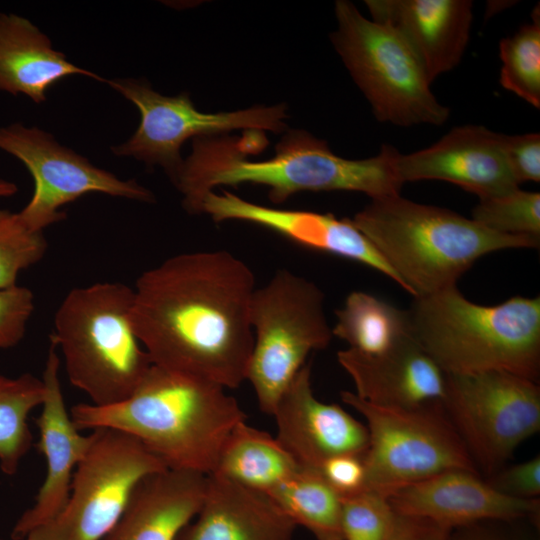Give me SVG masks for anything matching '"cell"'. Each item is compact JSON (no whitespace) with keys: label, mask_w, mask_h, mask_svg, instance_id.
<instances>
[{"label":"cell","mask_w":540,"mask_h":540,"mask_svg":"<svg viewBox=\"0 0 540 540\" xmlns=\"http://www.w3.org/2000/svg\"><path fill=\"white\" fill-rule=\"evenodd\" d=\"M0 149L18 158L33 177L30 201L17 212L33 231L63 221L61 210L88 193H103L140 202H154V194L136 180H122L62 146L48 132L20 123L0 127Z\"/></svg>","instance_id":"13"},{"label":"cell","mask_w":540,"mask_h":540,"mask_svg":"<svg viewBox=\"0 0 540 540\" xmlns=\"http://www.w3.org/2000/svg\"><path fill=\"white\" fill-rule=\"evenodd\" d=\"M34 311L33 292L18 284L0 289V349L17 345Z\"/></svg>","instance_id":"32"},{"label":"cell","mask_w":540,"mask_h":540,"mask_svg":"<svg viewBox=\"0 0 540 540\" xmlns=\"http://www.w3.org/2000/svg\"><path fill=\"white\" fill-rule=\"evenodd\" d=\"M407 313L411 336L446 374L503 370L537 381L539 296L485 306L455 286L414 298Z\"/></svg>","instance_id":"5"},{"label":"cell","mask_w":540,"mask_h":540,"mask_svg":"<svg viewBox=\"0 0 540 540\" xmlns=\"http://www.w3.org/2000/svg\"><path fill=\"white\" fill-rule=\"evenodd\" d=\"M451 530L428 519L397 514L391 540H448Z\"/></svg>","instance_id":"37"},{"label":"cell","mask_w":540,"mask_h":540,"mask_svg":"<svg viewBox=\"0 0 540 540\" xmlns=\"http://www.w3.org/2000/svg\"><path fill=\"white\" fill-rule=\"evenodd\" d=\"M76 74L107 82L68 61L28 19L12 13H0L1 91L24 94L35 103H42L53 85Z\"/></svg>","instance_id":"23"},{"label":"cell","mask_w":540,"mask_h":540,"mask_svg":"<svg viewBox=\"0 0 540 540\" xmlns=\"http://www.w3.org/2000/svg\"><path fill=\"white\" fill-rule=\"evenodd\" d=\"M44 385L31 373L18 377L0 375V468L14 475L32 446L28 424L30 413L41 406Z\"/></svg>","instance_id":"27"},{"label":"cell","mask_w":540,"mask_h":540,"mask_svg":"<svg viewBox=\"0 0 540 540\" xmlns=\"http://www.w3.org/2000/svg\"><path fill=\"white\" fill-rule=\"evenodd\" d=\"M505 37L499 45L500 84L535 108H540V17Z\"/></svg>","instance_id":"28"},{"label":"cell","mask_w":540,"mask_h":540,"mask_svg":"<svg viewBox=\"0 0 540 540\" xmlns=\"http://www.w3.org/2000/svg\"><path fill=\"white\" fill-rule=\"evenodd\" d=\"M398 515L433 521L450 530L483 521L528 520L539 527V499H517L492 488L479 472L451 469L405 486L388 497Z\"/></svg>","instance_id":"14"},{"label":"cell","mask_w":540,"mask_h":540,"mask_svg":"<svg viewBox=\"0 0 540 540\" xmlns=\"http://www.w3.org/2000/svg\"><path fill=\"white\" fill-rule=\"evenodd\" d=\"M90 445L72 478L68 501L24 540H102L146 476L168 469L135 437L111 428L91 430Z\"/></svg>","instance_id":"10"},{"label":"cell","mask_w":540,"mask_h":540,"mask_svg":"<svg viewBox=\"0 0 540 540\" xmlns=\"http://www.w3.org/2000/svg\"><path fill=\"white\" fill-rule=\"evenodd\" d=\"M513 522L483 521L451 530L448 540H529L511 527Z\"/></svg>","instance_id":"36"},{"label":"cell","mask_w":540,"mask_h":540,"mask_svg":"<svg viewBox=\"0 0 540 540\" xmlns=\"http://www.w3.org/2000/svg\"><path fill=\"white\" fill-rule=\"evenodd\" d=\"M266 494L296 526L306 528L316 540H343L341 496L320 470L299 466Z\"/></svg>","instance_id":"25"},{"label":"cell","mask_w":540,"mask_h":540,"mask_svg":"<svg viewBox=\"0 0 540 540\" xmlns=\"http://www.w3.org/2000/svg\"><path fill=\"white\" fill-rule=\"evenodd\" d=\"M295 529L266 493L211 473L197 514L176 540H293Z\"/></svg>","instance_id":"21"},{"label":"cell","mask_w":540,"mask_h":540,"mask_svg":"<svg viewBox=\"0 0 540 540\" xmlns=\"http://www.w3.org/2000/svg\"><path fill=\"white\" fill-rule=\"evenodd\" d=\"M372 20L406 42L429 82L455 68L467 47L473 21L470 0H367Z\"/></svg>","instance_id":"20"},{"label":"cell","mask_w":540,"mask_h":540,"mask_svg":"<svg viewBox=\"0 0 540 540\" xmlns=\"http://www.w3.org/2000/svg\"><path fill=\"white\" fill-rule=\"evenodd\" d=\"M80 431L111 428L138 439L168 469L213 472L231 431L246 415L226 389L213 382L152 365L133 393L106 406L71 408Z\"/></svg>","instance_id":"3"},{"label":"cell","mask_w":540,"mask_h":540,"mask_svg":"<svg viewBox=\"0 0 540 540\" xmlns=\"http://www.w3.org/2000/svg\"><path fill=\"white\" fill-rule=\"evenodd\" d=\"M311 362H306L281 395L272 416L278 441L302 466L320 470L332 457L363 458L369 436L365 424L313 392Z\"/></svg>","instance_id":"16"},{"label":"cell","mask_w":540,"mask_h":540,"mask_svg":"<svg viewBox=\"0 0 540 540\" xmlns=\"http://www.w3.org/2000/svg\"><path fill=\"white\" fill-rule=\"evenodd\" d=\"M201 213L215 222L239 220L271 229L285 237L319 251L338 255L385 274L400 286V280L370 240L350 219L332 214L287 210L261 206L229 192H208Z\"/></svg>","instance_id":"18"},{"label":"cell","mask_w":540,"mask_h":540,"mask_svg":"<svg viewBox=\"0 0 540 540\" xmlns=\"http://www.w3.org/2000/svg\"><path fill=\"white\" fill-rule=\"evenodd\" d=\"M206 477L174 469L146 476L102 540H176L202 504Z\"/></svg>","instance_id":"22"},{"label":"cell","mask_w":540,"mask_h":540,"mask_svg":"<svg viewBox=\"0 0 540 540\" xmlns=\"http://www.w3.org/2000/svg\"><path fill=\"white\" fill-rule=\"evenodd\" d=\"M18 191V187L15 183L0 178V198L11 197Z\"/></svg>","instance_id":"38"},{"label":"cell","mask_w":540,"mask_h":540,"mask_svg":"<svg viewBox=\"0 0 540 540\" xmlns=\"http://www.w3.org/2000/svg\"><path fill=\"white\" fill-rule=\"evenodd\" d=\"M47 248L43 231L29 229L17 212L0 209V289L16 285L19 274L41 261Z\"/></svg>","instance_id":"30"},{"label":"cell","mask_w":540,"mask_h":540,"mask_svg":"<svg viewBox=\"0 0 540 540\" xmlns=\"http://www.w3.org/2000/svg\"><path fill=\"white\" fill-rule=\"evenodd\" d=\"M471 219L493 232L540 239V194L517 188L479 199Z\"/></svg>","instance_id":"29"},{"label":"cell","mask_w":540,"mask_h":540,"mask_svg":"<svg viewBox=\"0 0 540 540\" xmlns=\"http://www.w3.org/2000/svg\"><path fill=\"white\" fill-rule=\"evenodd\" d=\"M342 401L361 414L369 444L363 456L362 490L389 497L395 491L451 469L476 471L442 404L413 409L377 406L342 391Z\"/></svg>","instance_id":"9"},{"label":"cell","mask_w":540,"mask_h":540,"mask_svg":"<svg viewBox=\"0 0 540 540\" xmlns=\"http://www.w3.org/2000/svg\"><path fill=\"white\" fill-rule=\"evenodd\" d=\"M255 289L251 269L228 251L174 255L138 277L134 330L153 365L236 388L253 348Z\"/></svg>","instance_id":"1"},{"label":"cell","mask_w":540,"mask_h":540,"mask_svg":"<svg viewBox=\"0 0 540 540\" xmlns=\"http://www.w3.org/2000/svg\"><path fill=\"white\" fill-rule=\"evenodd\" d=\"M320 472L329 485L340 495H348L363 489V458L352 455H341L327 460Z\"/></svg>","instance_id":"35"},{"label":"cell","mask_w":540,"mask_h":540,"mask_svg":"<svg viewBox=\"0 0 540 540\" xmlns=\"http://www.w3.org/2000/svg\"><path fill=\"white\" fill-rule=\"evenodd\" d=\"M59 370L57 347L50 340L41 378L44 399L36 419L40 434L37 448L46 460V476L34 504L16 522L11 534L14 540H24L28 533L62 511L70 495L74 471L90 445V433L82 434L67 411Z\"/></svg>","instance_id":"17"},{"label":"cell","mask_w":540,"mask_h":540,"mask_svg":"<svg viewBox=\"0 0 540 540\" xmlns=\"http://www.w3.org/2000/svg\"><path fill=\"white\" fill-rule=\"evenodd\" d=\"M335 314L333 336L361 354H381L410 334L407 310L363 291L349 293Z\"/></svg>","instance_id":"26"},{"label":"cell","mask_w":540,"mask_h":540,"mask_svg":"<svg viewBox=\"0 0 540 540\" xmlns=\"http://www.w3.org/2000/svg\"><path fill=\"white\" fill-rule=\"evenodd\" d=\"M250 322L254 341L245 380L260 409L272 416L308 355L325 349L333 337L324 293L314 282L280 269L267 284L256 287Z\"/></svg>","instance_id":"8"},{"label":"cell","mask_w":540,"mask_h":540,"mask_svg":"<svg viewBox=\"0 0 540 540\" xmlns=\"http://www.w3.org/2000/svg\"><path fill=\"white\" fill-rule=\"evenodd\" d=\"M362 400L383 407L413 409L442 404L445 372L408 334L378 355L350 348L337 353Z\"/></svg>","instance_id":"19"},{"label":"cell","mask_w":540,"mask_h":540,"mask_svg":"<svg viewBox=\"0 0 540 540\" xmlns=\"http://www.w3.org/2000/svg\"><path fill=\"white\" fill-rule=\"evenodd\" d=\"M192 152L174 180L183 207L201 213L205 195L219 185L253 183L269 188V199L280 204L301 191H356L377 199L400 194L396 162L399 151L383 145L373 157L350 160L334 154L326 141L304 130H290L275 146L273 158L250 161L267 139L261 131L193 139Z\"/></svg>","instance_id":"2"},{"label":"cell","mask_w":540,"mask_h":540,"mask_svg":"<svg viewBox=\"0 0 540 540\" xmlns=\"http://www.w3.org/2000/svg\"><path fill=\"white\" fill-rule=\"evenodd\" d=\"M397 514L387 497L370 490L341 496L343 540H391Z\"/></svg>","instance_id":"31"},{"label":"cell","mask_w":540,"mask_h":540,"mask_svg":"<svg viewBox=\"0 0 540 540\" xmlns=\"http://www.w3.org/2000/svg\"><path fill=\"white\" fill-rule=\"evenodd\" d=\"M299 466L276 437L243 421L226 439L212 473L268 493Z\"/></svg>","instance_id":"24"},{"label":"cell","mask_w":540,"mask_h":540,"mask_svg":"<svg viewBox=\"0 0 540 540\" xmlns=\"http://www.w3.org/2000/svg\"><path fill=\"white\" fill-rule=\"evenodd\" d=\"M352 224L378 250L416 297L455 287L480 257L494 251L536 248L539 238L486 229L454 211L421 204L400 194L377 199L356 213Z\"/></svg>","instance_id":"4"},{"label":"cell","mask_w":540,"mask_h":540,"mask_svg":"<svg viewBox=\"0 0 540 540\" xmlns=\"http://www.w3.org/2000/svg\"><path fill=\"white\" fill-rule=\"evenodd\" d=\"M504 149L512 174L519 185L540 181V134L504 135Z\"/></svg>","instance_id":"34"},{"label":"cell","mask_w":540,"mask_h":540,"mask_svg":"<svg viewBox=\"0 0 540 540\" xmlns=\"http://www.w3.org/2000/svg\"><path fill=\"white\" fill-rule=\"evenodd\" d=\"M485 480L503 495L525 500L537 499L540 495V456L502 467Z\"/></svg>","instance_id":"33"},{"label":"cell","mask_w":540,"mask_h":540,"mask_svg":"<svg viewBox=\"0 0 540 540\" xmlns=\"http://www.w3.org/2000/svg\"><path fill=\"white\" fill-rule=\"evenodd\" d=\"M117 92L140 112L135 133L124 143L111 148L116 156L133 157L147 166H161L172 183L183 158L180 149L189 138L224 135L236 129L284 132L288 129L286 105L255 106L231 112L203 113L189 93L164 96L145 80L118 78L107 80Z\"/></svg>","instance_id":"12"},{"label":"cell","mask_w":540,"mask_h":540,"mask_svg":"<svg viewBox=\"0 0 540 540\" xmlns=\"http://www.w3.org/2000/svg\"><path fill=\"white\" fill-rule=\"evenodd\" d=\"M397 172L404 184L440 180L456 184L479 199L519 188L504 149V134L481 125L454 127L430 147L399 154Z\"/></svg>","instance_id":"15"},{"label":"cell","mask_w":540,"mask_h":540,"mask_svg":"<svg viewBox=\"0 0 540 540\" xmlns=\"http://www.w3.org/2000/svg\"><path fill=\"white\" fill-rule=\"evenodd\" d=\"M442 407L486 477L540 429L537 382L508 371L445 373Z\"/></svg>","instance_id":"11"},{"label":"cell","mask_w":540,"mask_h":540,"mask_svg":"<svg viewBox=\"0 0 540 540\" xmlns=\"http://www.w3.org/2000/svg\"><path fill=\"white\" fill-rule=\"evenodd\" d=\"M133 301L128 285L98 282L70 290L56 310L50 340L93 405L125 400L153 365L134 330Z\"/></svg>","instance_id":"6"},{"label":"cell","mask_w":540,"mask_h":540,"mask_svg":"<svg viewBox=\"0 0 540 540\" xmlns=\"http://www.w3.org/2000/svg\"><path fill=\"white\" fill-rule=\"evenodd\" d=\"M331 40L380 122L397 126L443 125L448 107L433 94L421 64L388 25L363 16L346 0L335 3Z\"/></svg>","instance_id":"7"}]
</instances>
